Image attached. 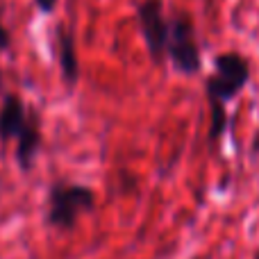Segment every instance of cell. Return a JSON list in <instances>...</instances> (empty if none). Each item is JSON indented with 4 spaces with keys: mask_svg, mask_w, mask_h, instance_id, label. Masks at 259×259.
I'll use <instances>...</instances> for the list:
<instances>
[{
    "mask_svg": "<svg viewBox=\"0 0 259 259\" xmlns=\"http://www.w3.org/2000/svg\"><path fill=\"white\" fill-rule=\"evenodd\" d=\"M96 207V193L87 184L55 182L48 191L46 223L57 230L75 228L77 219Z\"/></svg>",
    "mask_w": 259,
    "mask_h": 259,
    "instance_id": "1",
    "label": "cell"
},
{
    "mask_svg": "<svg viewBox=\"0 0 259 259\" xmlns=\"http://www.w3.org/2000/svg\"><path fill=\"white\" fill-rule=\"evenodd\" d=\"M214 75L207 77V98L219 100V103H230L237 98L239 91L250 80V66L248 62L237 53H225L214 59Z\"/></svg>",
    "mask_w": 259,
    "mask_h": 259,
    "instance_id": "2",
    "label": "cell"
},
{
    "mask_svg": "<svg viewBox=\"0 0 259 259\" xmlns=\"http://www.w3.org/2000/svg\"><path fill=\"white\" fill-rule=\"evenodd\" d=\"M168 53L173 66L184 75H193L200 71V50L196 44V30L189 16H175L168 23Z\"/></svg>",
    "mask_w": 259,
    "mask_h": 259,
    "instance_id": "3",
    "label": "cell"
},
{
    "mask_svg": "<svg viewBox=\"0 0 259 259\" xmlns=\"http://www.w3.org/2000/svg\"><path fill=\"white\" fill-rule=\"evenodd\" d=\"M137 16L148 53H150L152 62L159 64L168 48V23L164 18V5L161 0H143L137 7Z\"/></svg>",
    "mask_w": 259,
    "mask_h": 259,
    "instance_id": "4",
    "label": "cell"
},
{
    "mask_svg": "<svg viewBox=\"0 0 259 259\" xmlns=\"http://www.w3.org/2000/svg\"><path fill=\"white\" fill-rule=\"evenodd\" d=\"M30 114L25 112V105L18 96L9 94L5 96L3 107H0V139L9 141V139H18L21 130L25 127Z\"/></svg>",
    "mask_w": 259,
    "mask_h": 259,
    "instance_id": "5",
    "label": "cell"
},
{
    "mask_svg": "<svg viewBox=\"0 0 259 259\" xmlns=\"http://www.w3.org/2000/svg\"><path fill=\"white\" fill-rule=\"evenodd\" d=\"M39 146H41L39 121H36V114H30L25 127L21 130V134L16 139V164L21 166V170H30L34 166Z\"/></svg>",
    "mask_w": 259,
    "mask_h": 259,
    "instance_id": "6",
    "label": "cell"
},
{
    "mask_svg": "<svg viewBox=\"0 0 259 259\" xmlns=\"http://www.w3.org/2000/svg\"><path fill=\"white\" fill-rule=\"evenodd\" d=\"M59 64H62V75L68 87H73L80 75V66H77V55H75V41L73 34L59 27Z\"/></svg>",
    "mask_w": 259,
    "mask_h": 259,
    "instance_id": "7",
    "label": "cell"
},
{
    "mask_svg": "<svg viewBox=\"0 0 259 259\" xmlns=\"http://www.w3.org/2000/svg\"><path fill=\"white\" fill-rule=\"evenodd\" d=\"M211 107V121H209V143L219 141L223 137L225 127H228V114H225V105L219 100H209Z\"/></svg>",
    "mask_w": 259,
    "mask_h": 259,
    "instance_id": "8",
    "label": "cell"
},
{
    "mask_svg": "<svg viewBox=\"0 0 259 259\" xmlns=\"http://www.w3.org/2000/svg\"><path fill=\"white\" fill-rule=\"evenodd\" d=\"M34 3H36V7H39L41 12L50 14L55 9V5H57V0H34Z\"/></svg>",
    "mask_w": 259,
    "mask_h": 259,
    "instance_id": "9",
    "label": "cell"
},
{
    "mask_svg": "<svg viewBox=\"0 0 259 259\" xmlns=\"http://www.w3.org/2000/svg\"><path fill=\"white\" fill-rule=\"evenodd\" d=\"M9 41H12V39H9V32L5 30V27H3V23H0V50L9 48Z\"/></svg>",
    "mask_w": 259,
    "mask_h": 259,
    "instance_id": "10",
    "label": "cell"
},
{
    "mask_svg": "<svg viewBox=\"0 0 259 259\" xmlns=\"http://www.w3.org/2000/svg\"><path fill=\"white\" fill-rule=\"evenodd\" d=\"M252 155H259V134L255 137V141H252Z\"/></svg>",
    "mask_w": 259,
    "mask_h": 259,
    "instance_id": "11",
    "label": "cell"
},
{
    "mask_svg": "<svg viewBox=\"0 0 259 259\" xmlns=\"http://www.w3.org/2000/svg\"><path fill=\"white\" fill-rule=\"evenodd\" d=\"M255 259H259V252H257V255H255Z\"/></svg>",
    "mask_w": 259,
    "mask_h": 259,
    "instance_id": "12",
    "label": "cell"
},
{
    "mask_svg": "<svg viewBox=\"0 0 259 259\" xmlns=\"http://www.w3.org/2000/svg\"><path fill=\"white\" fill-rule=\"evenodd\" d=\"M198 259H200V257H198Z\"/></svg>",
    "mask_w": 259,
    "mask_h": 259,
    "instance_id": "13",
    "label": "cell"
}]
</instances>
